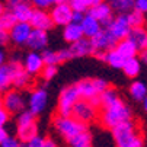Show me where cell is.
Returning <instances> with one entry per match:
<instances>
[{
  "label": "cell",
  "instance_id": "1",
  "mask_svg": "<svg viewBox=\"0 0 147 147\" xmlns=\"http://www.w3.org/2000/svg\"><path fill=\"white\" fill-rule=\"evenodd\" d=\"M131 109L127 103H125L121 98L111 103L109 107H105L102 108V114H100V122L105 128H115L118 125L127 122V121H131Z\"/></svg>",
  "mask_w": 147,
  "mask_h": 147
},
{
  "label": "cell",
  "instance_id": "2",
  "mask_svg": "<svg viewBox=\"0 0 147 147\" xmlns=\"http://www.w3.org/2000/svg\"><path fill=\"white\" fill-rule=\"evenodd\" d=\"M38 136L35 115L31 111H24L18 117V138L25 144Z\"/></svg>",
  "mask_w": 147,
  "mask_h": 147
},
{
  "label": "cell",
  "instance_id": "3",
  "mask_svg": "<svg viewBox=\"0 0 147 147\" xmlns=\"http://www.w3.org/2000/svg\"><path fill=\"white\" fill-rule=\"evenodd\" d=\"M54 127L55 130L67 140L73 138L74 136L80 134L82 131H86V124L77 121L73 117H55L54 119Z\"/></svg>",
  "mask_w": 147,
  "mask_h": 147
},
{
  "label": "cell",
  "instance_id": "4",
  "mask_svg": "<svg viewBox=\"0 0 147 147\" xmlns=\"http://www.w3.org/2000/svg\"><path fill=\"white\" fill-rule=\"evenodd\" d=\"M80 99L82 98L79 95V90H77L76 85L74 86H66L60 92V96H58V115L71 117L76 103Z\"/></svg>",
  "mask_w": 147,
  "mask_h": 147
},
{
  "label": "cell",
  "instance_id": "5",
  "mask_svg": "<svg viewBox=\"0 0 147 147\" xmlns=\"http://www.w3.org/2000/svg\"><path fill=\"white\" fill-rule=\"evenodd\" d=\"M137 137H138V133L136 130V124L133 121H127V122L118 125V127L112 128V138L117 147H127Z\"/></svg>",
  "mask_w": 147,
  "mask_h": 147
},
{
  "label": "cell",
  "instance_id": "6",
  "mask_svg": "<svg viewBox=\"0 0 147 147\" xmlns=\"http://www.w3.org/2000/svg\"><path fill=\"white\" fill-rule=\"evenodd\" d=\"M92 44L95 48V53H108L114 48H117L118 41L115 39V36L108 31V28L102 29L96 36L92 38Z\"/></svg>",
  "mask_w": 147,
  "mask_h": 147
},
{
  "label": "cell",
  "instance_id": "7",
  "mask_svg": "<svg viewBox=\"0 0 147 147\" xmlns=\"http://www.w3.org/2000/svg\"><path fill=\"white\" fill-rule=\"evenodd\" d=\"M3 107L10 112V114H20L25 111V99L19 90L13 89V90H6V93L3 95Z\"/></svg>",
  "mask_w": 147,
  "mask_h": 147
},
{
  "label": "cell",
  "instance_id": "8",
  "mask_svg": "<svg viewBox=\"0 0 147 147\" xmlns=\"http://www.w3.org/2000/svg\"><path fill=\"white\" fill-rule=\"evenodd\" d=\"M73 13H74V10H73V7L70 6L69 2L54 5V7H53L51 12H50L54 25H60V26H61V25H63V26H67L69 24H71Z\"/></svg>",
  "mask_w": 147,
  "mask_h": 147
},
{
  "label": "cell",
  "instance_id": "9",
  "mask_svg": "<svg viewBox=\"0 0 147 147\" xmlns=\"http://www.w3.org/2000/svg\"><path fill=\"white\" fill-rule=\"evenodd\" d=\"M71 117L76 118L77 121L83 122V124H88V122H90V121H93L96 118V107L92 105L89 100L80 99L76 103Z\"/></svg>",
  "mask_w": 147,
  "mask_h": 147
},
{
  "label": "cell",
  "instance_id": "10",
  "mask_svg": "<svg viewBox=\"0 0 147 147\" xmlns=\"http://www.w3.org/2000/svg\"><path fill=\"white\" fill-rule=\"evenodd\" d=\"M108 31L115 36L118 42L125 38H128V35L131 32V25L127 19V15H118L117 18H114L111 25L108 26Z\"/></svg>",
  "mask_w": 147,
  "mask_h": 147
},
{
  "label": "cell",
  "instance_id": "11",
  "mask_svg": "<svg viewBox=\"0 0 147 147\" xmlns=\"http://www.w3.org/2000/svg\"><path fill=\"white\" fill-rule=\"evenodd\" d=\"M34 28L29 22H18L10 31V41L15 45H25L32 34Z\"/></svg>",
  "mask_w": 147,
  "mask_h": 147
},
{
  "label": "cell",
  "instance_id": "12",
  "mask_svg": "<svg viewBox=\"0 0 147 147\" xmlns=\"http://www.w3.org/2000/svg\"><path fill=\"white\" fill-rule=\"evenodd\" d=\"M24 69L31 74V76H35V74H39L42 73L44 67H45V63H44V58H42V54H39L36 51H31L25 55L24 58Z\"/></svg>",
  "mask_w": 147,
  "mask_h": 147
},
{
  "label": "cell",
  "instance_id": "13",
  "mask_svg": "<svg viewBox=\"0 0 147 147\" xmlns=\"http://www.w3.org/2000/svg\"><path fill=\"white\" fill-rule=\"evenodd\" d=\"M112 7H111V5L109 3H100V5H98V6H93V7H90L89 9V12H88V15H90V16H93L96 20H99L100 22V25H105V26H109L111 25V22L114 20V18H112Z\"/></svg>",
  "mask_w": 147,
  "mask_h": 147
},
{
  "label": "cell",
  "instance_id": "14",
  "mask_svg": "<svg viewBox=\"0 0 147 147\" xmlns=\"http://www.w3.org/2000/svg\"><path fill=\"white\" fill-rule=\"evenodd\" d=\"M47 102H48V93L45 89H35L31 96H29V111L34 115L41 114L45 107H47Z\"/></svg>",
  "mask_w": 147,
  "mask_h": 147
},
{
  "label": "cell",
  "instance_id": "15",
  "mask_svg": "<svg viewBox=\"0 0 147 147\" xmlns=\"http://www.w3.org/2000/svg\"><path fill=\"white\" fill-rule=\"evenodd\" d=\"M29 24L32 25L34 29H41V31H48L54 26L51 15L47 13L45 10H41V9L34 10V15L29 20Z\"/></svg>",
  "mask_w": 147,
  "mask_h": 147
},
{
  "label": "cell",
  "instance_id": "16",
  "mask_svg": "<svg viewBox=\"0 0 147 147\" xmlns=\"http://www.w3.org/2000/svg\"><path fill=\"white\" fill-rule=\"evenodd\" d=\"M19 64L20 63L10 61L7 64H5L3 67H0V89L2 90H7L10 86H13L15 73H16V69Z\"/></svg>",
  "mask_w": 147,
  "mask_h": 147
},
{
  "label": "cell",
  "instance_id": "17",
  "mask_svg": "<svg viewBox=\"0 0 147 147\" xmlns=\"http://www.w3.org/2000/svg\"><path fill=\"white\" fill-rule=\"evenodd\" d=\"M26 45L32 50V51H41L44 50L47 45H48V35H47V31H41V29H34Z\"/></svg>",
  "mask_w": 147,
  "mask_h": 147
},
{
  "label": "cell",
  "instance_id": "18",
  "mask_svg": "<svg viewBox=\"0 0 147 147\" xmlns=\"http://www.w3.org/2000/svg\"><path fill=\"white\" fill-rule=\"evenodd\" d=\"M70 51L73 53V57H85V55H90L95 54V48L92 44V39L83 36L82 39L76 41V42L71 44Z\"/></svg>",
  "mask_w": 147,
  "mask_h": 147
},
{
  "label": "cell",
  "instance_id": "19",
  "mask_svg": "<svg viewBox=\"0 0 147 147\" xmlns=\"http://www.w3.org/2000/svg\"><path fill=\"white\" fill-rule=\"evenodd\" d=\"M76 88L79 90L80 98L85 99V100H92L96 96H99V93L95 89V85H93V80L92 79H83V80L77 82L76 83Z\"/></svg>",
  "mask_w": 147,
  "mask_h": 147
},
{
  "label": "cell",
  "instance_id": "20",
  "mask_svg": "<svg viewBox=\"0 0 147 147\" xmlns=\"http://www.w3.org/2000/svg\"><path fill=\"white\" fill-rule=\"evenodd\" d=\"M34 6L31 5V2L28 3L26 0L25 2H20L15 6H12V12L15 13L18 22H29L32 15H34Z\"/></svg>",
  "mask_w": 147,
  "mask_h": 147
},
{
  "label": "cell",
  "instance_id": "21",
  "mask_svg": "<svg viewBox=\"0 0 147 147\" xmlns=\"http://www.w3.org/2000/svg\"><path fill=\"white\" fill-rule=\"evenodd\" d=\"M82 29H83V35H85L86 38H93L96 36L100 31H102V25L99 20H96L93 16L90 15H86L85 19H83L82 22Z\"/></svg>",
  "mask_w": 147,
  "mask_h": 147
},
{
  "label": "cell",
  "instance_id": "22",
  "mask_svg": "<svg viewBox=\"0 0 147 147\" xmlns=\"http://www.w3.org/2000/svg\"><path fill=\"white\" fill-rule=\"evenodd\" d=\"M63 36L67 42L73 44L76 41L82 39L83 36V29H82V25H77V24H69L67 26H64V31H63Z\"/></svg>",
  "mask_w": 147,
  "mask_h": 147
},
{
  "label": "cell",
  "instance_id": "23",
  "mask_svg": "<svg viewBox=\"0 0 147 147\" xmlns=\"http://www.w3.org/2000/svg\"><path fill=\"white\" fill-rule=\"evenodd\" d=\"M128 39L133 41L138 50H144L147 47V29L141 28H131Z\"/></svg>",
  "mask_w": 147,
  "mask_h": 147
},
{
  "label": "cell",
  "instance_id": "24",
  "mask_svg": "<svg viewBox=\"0 0 147 147\" xmlns=\"http://www.w3.org/2000/svg\"><path fill=\"white\" fill-rule=\"evenodd\" d=\"M117 50L119 51V54H121L125 60L136 57L137 53H138V48L136 47V44L133 42V41H130L128 38H125V39L119 41L118 45H117Z\"/></svg>",
  "mask_w": 147,
  "mask_h": 147
},
{
  "label": "cell",
  "instance_id": "25",
  "mask_svg": "<svg viewBox=\"0 0 147 147\" xmlns=\"http://www.w3.org/2000/svg\"><path fill=\"white\" fill-rule=\"evenodd\" d=\"M108 3L119 15H127L136 7V0H108Z\"/></svg>",
  "mask_w": 147,
  "mask_h": 147
},
{
  "label": "cell",
  "instance_id": "26",
  "mask_svg": "<svg viewBox=\"0 0 147 147\" xmlns=\"http://www.w3.org/2000/svg\"><path fill=\"white\" fill-rule=\"evenodd\" d=\"M31 82V74L24 69L22 64H19L18 69H16V73H15V79H13V86L15 89H24L29 85Z\"/></svg>",
  "mask_w": 147,
  "mask_h": 147
},
{
  "label": "cell",
  "instance_id": "27",
  "mask_svg": "<svg viewBox=\"0 0 147 147\" xmlns=\"http://www.w3.org/2000/svg\"><path fill=\"white\" fill-rule=\"evenodd\" d=\"M130 95L134 100L137 102H143L147 96V86H146V83L140 82V80H136L131 83V86H130Z\"/></svg>",
  "mask_w": 147,
  "mask_h": 147
},
{
  "label": "cell",
  "instance_id": "28",
  "mask_svg": "<svg viewBox=\"0 0 147 147\" xmlns=\"http://www.w3.org/2000/svg\"><path fill=\"white\" fill-rule=\"evenodd\" d=\"M124 73L127 77H137L140 74V70H141V64H140V61L137 57H133V58H128V60H125L124 63V67H122Z\"/></svg>",
  "mask_w": 147,
  "mask_h": 147
},
{
  "label": "cell",
  "instance_id": "29",
  "mask_svg": "<svg viewBox=\"0 0 147 147\" xmlns=\"http://www.w3.org/2000/svg\"><path fill=\"white\" fill-rule=\"evenodd\" d=\"M105 63H108V64L114 69H122L124 67V63H125V58L119 54V51L117 48L105 53Z\"/></svg>",
  "mask_w": 147,
  "mask_h": 147
},
{
  "label": "cell",
  "instance_id": "30",
  "mask_svg": "<svg viewBox=\"0 0 147 147\" xmlns=\"http://www.w3.org/2000/svg\"><path fill=\"white\" fill-rule=\"evenodd\" d=\"M70 147H92V134L86 130L69 140Z\"/></svg>",
  "mask_w": 147,
  "mask_h": 147
},
{
  "label": "cell",
  "instance_id": "31",
  "mask_svg": "<svg viewBox=\"0 0 147 147\" xmlns=\"http://www.w3.org/2000/svg\"><path fill=\"white\" fill-rule=\"evenodd\" d=\"M127 19L131 25V28H141L146 22V18H144V13L138 12L137 9H133L130 13H127Z\"/></svg>",
  "mask_w": 147,
  "mask_h": 147
},
{
  "label": "cell",
  "instance_id": "32",
  "mask_svg": "<svg viewBox=\"0 0 147 147\" xmlns=\"http://www.w3.org/2000/svg\"><path fill=\"white\" fill-rule=\"evenodd\" d=\"M16 24H18V19H16L15 13L12 10H5V13L2 15V18H0V25H2L5 29L10 31Z\"/></svg>",
  "mask_w": 147,
  "mask_h": 147
},
{
  "label": "cell",
  "instance_id": "33",
  "mask_svg": "<svg viewBox=\"0 0 147 147\" xmlns=\"http://www.w3.org/2000/svg\"><path fill=\"white\" fill-rule=\"evenodd\" d=\"M119 99V96H118V92L115 90V89H112V88H109V89H107L102 95H100V102H102V108H105V107H109L111 103H114V102H117Z\"/></svg>",
  "mask_w": 147,
  "mask_h": 147
},
{
  "label": "cell",
  "instance_id": "34",
  "mask_svg": "<svg viewBox=\"0 0 147 147\" xmlns=\"http://www.w3.org/2000/svg\"><path fill=\"white\" fill-rule=\"evenodd\" d=\"M42 58H44V63L45 66H57L60 61V57H58V51H50V50H45L42 53Z\"/></svg>",
  "mask_w": 147,
  "mask_h": 147
},
{
  "label": "cell",
  "instance_id": "35",
  "mask_svg": "<svg viewBox=\"0 0 147 147\" xmlns=\"http://www.w3.org/2000/svg\"><path fill=\"white\" fill-rule=\"evenodd\" d=\"M70 6L73 7L74 12H82V13L89 12V9H90V5L88 0H71Z\"/></svg>",
  "mask_w": 147,
  "mask_h": 147
},
{
  "label": "cell",
  "instance_id": "36",
  "mask_svg": "<svg viewBox=\"0 0 147 147\" xmlns=\"http://www.w3.org/2000/svg\"><path fill=\"white\" fill-rule=\"evenodd\" d=\"M31 5L35 9H41V10H45L48 7H51L54 3V0H31Z\"/></svg>",
  "mask_w": 147,
  "mask_h": 147
},
{
  "label": "cell",
  "instance_id": "37",
  "mask_svg": "<svg viewBox=\"0 0 147 147\" xmlns=\"http://www.w3.org/2000/svg\"><path fill=\"white\" fill-rule=\"evenodd\" d=\"M93 80V85H95V89L99 95H102L107 89H109V85H108V82L107 80H103V79H92Z\"/></svg>",
  "mask_w": 147,
  "mask_h": 147
},
{
  "label": "cell",
  "instance_id": "38",
  "mask_svg": "<svg viewBox=\"0 0 147 147\" xmlns=\"http://www.w3.org/2000/svg\"><path fill=\"white\" fill-rule=\"evenodd\" d=\"M57 71H58V70H57V66H45L41 74H42V77H44L45 80H51V79L55 77Z\"/></svg>",
  "mask_w": 147,
  "mask_h": 147
},
{
  "label": "cell",
  "instance_id": "39",
  "mask_svg": "<svg viewBox=\"0 0 147 147\" xmlns=\"http://www.w3.org/2000/svg\"><path fill=\"white\" fill-rule=\"evenodd\" d=\"M0 147H22V143H20L19 138H15V137H7L2 144H0Z\"/></svg>",
  "mask_w": 147,
  "mask_h": 147
},
{
  "label": "cell",
  "instance_id": "40",
  "mask_svg": "<svg viewBox=\"0 0 147 147\" xmlns=\"http://www.w3.org/2000/svg\"><path fill=\"white\" fill-rule=\"evenodd\" d=\"M9 41H10V34H9V31L5 29L2 25H0V47L6 45Z\"/></svg>",
  "mask_w": 147,
  "mask_h": 147
},
{
  "label": "cell",
  "instance_id": "41",
  "mask_svg": "<svg viewBox=\"0 0 147 147\" xmlns=\"http://www.w3.org/2000/svg\"><path fill=\"white\" fill-rule=\"evenodd\" d=\"M9 118H10V112L5 107H0V127H5V124H7Z\"/></svg>",
  "mask_w": 147,
  "mask_h": 147
},
{
  "label": "cell",
  "instance_id": "42",
  "mask_svg": "<svg viewBox=\"0 0 147 147\" xmlns=\"http://www.w3.org/2000/svg\"><path fill=\"white\" fill-rule=\"evenodd\" d=\"M44 143H45V138L36 136L35 138H32L31 141H28L25 144V147H44Z\"/></svg>",
  "mask_w": 147,
  "mask_h": 147
},
{
  "label": "cell",
  "instance_id": "43",
  "mask_svg": "<svg viewBox=\"0 0 147 147\" xmlns=\"http://www.w3.org/2000/svg\"><path fill=\"white\" fill-rule=\"evenodd\" d=\"M58 57H60V61H67V60H71L73 58V53L70 51V48H64V50H61L58 51Z\"/></svg>",
  "mask_w": 147,
  "mask_h": 147
},
{
  "label": "cell",
  "instance_id": "44",
  "mask_svg": "<svg viewBox=\"0 0 147 147\" xmlns=\"http://www.w3.org/2000/svg\"><path fill=\"white\" fill-rule=\"evenodd\" d=\"M134 9H137L138 12H141V13H147V0H136V7Z\"/></svg>",
  "mask_w": 147,
  "mask_h": 147
},
{
  "label": "cell",
  "instance_id": "45",
  "mask_svg": "<svg viewBox=\"0 0 147 147\" xmlns=\"http://www.w3.org/2000/svg\"><path fill=\"white\" fill-rule=\"evenodd\" d=\"M85 16H86V15L82 13V12H74V13H73V18H71V22H73V24H77V25H82Z\"/></svg>",
  "mask_w": 147,
  "mask_h": 147
},
{
  "label": "cell",
  "instance_id": "46",
  "mask_svg": "<svg viewBox=\"0 0 147 147\" xmlns=\"http://www.w3.org/2000/svg\"><path fill=\"white\" fill-rule=\"evenodd\" d=\"M127 147H143V140H141V137L138 136V137H137L133 143H130Z\"/></svg>",
  "mask_w": 147,
  "mask_h": 147
},
{
  "label": "cell",
  "instance_id": "47",
  "mask_svg": "<svg viewBox=\"0 0 147 147\" xmlns=\"http://www.w3.org/2000/svg\"><path fill=\"white\" fill-rule=\"evenodd\" d=\"M7 137H9V134H7L6 128H5V127H0V144H2Z\"/></svg>",
  "mask_w": 147,
  "mask_h": 147
},
{
  "label": "cell",
  "instance_id": "48",
  "mask_svg": "<svg viewBox=\"0 0 147 147\" xmlns=\"http://www.w3.org/2000/svg\"><path fill=\"white\" fill-rule=\"evenodd\" d=\"M5 64H6V53L2 47H0V67H3Z\"/></svg>",
  "mask_w": 147,
  "mask_h": 147
},
{
  "label": "cell",
  "instance_id": "49",
  "mask_svg": "<svg viewBox=\"0 0 147 147\" xmlns=\"http://www.w3.org/2000/svg\"><path fill=\"white\" fill-rule=\"evenodd\" d=\"M140 60H143V63H146V64H147V48H144V50L140 51Z\"/></svg>",
  "mask_w": 147,
  "mask_h": 147
},
{
  "label": "cell",
  "instance_id": "50",
  "mask_svg": "<svg viewBox=\"0 0 147 147\" xmlns=\"http://www.w3.org/2000/svg\"><path fill=\"white\" fill-rule=\"evenodd\" d=\"M44 147H57V144L51 140V138H45V143H44Z\"/></svg>",
  "mask_w": 147,
  "mask_h": 147
},
{
  "label": "cell",
  "instance_id": "51",
  "mask_svg": "<svg viewBox=\"0 0 147 147\" xmlns=\"http://www.w3.org/2000/svg\"><path fill=\"white\" fill-rule=\"evenodd\" d=\"M88 2H89L90 7H93V6H98V5L103 3V0H88Z\"/></svg>",
  "mask_w": 147,
  "mask_h": 147
},
{
  "label": "cell",
  "instance_id": "52",
  "mask_svg": "<svg viewBox=\"0 0 147 147\" xmlns=\"http://www.w3.org/2000/svg\"><path fill=\"white\" fill-rule=\"evenodd\" d=\"M6 2H9L12 6H15V5H18V3H20V2H25V0H6Z\"/></svg>",
  "mask_w": 147,
  "mask_h": 147
},
{
  "label": "cell",
  "instance_id": "53",
  "mask_svg": "<svg viewBox=\"0 0 147 147\" xmlns=\"http://www.w3.org/2000/svg\"><path fill=\"white\" fill-rule=\"evenodd\" d=\"M3 13H5V6H3V2L0 0V18H2Z\"/></svg>",
  "mask_w": 147,
  "mask_h": 147
},
{
  "label": "cell",
  "instance_id": "54",
  "mask_svg": "<svg viewBox=\"0 0 147 147\" xmlns=\"http://www.w3.org/2000/svg\"><path fill=\"white\" fill-rule=\"evenodd\" d=\"M143 108H144V111L147 112V96H146V99L143 100Z\"/></svg>",
  "mask_w": 147,
  "mask_h": 147
},
{
  "label": "cell",
  "instance_id": "55",
  "mask_svg": "<svg viewBox=\"0 0 147 147\" xmlns=\"http://www.w3.org/2000/svg\"><path fill=\"white\" fill-rule=\"evenodd\" d=\"M54 3L58 5V3H66V0H54Z\"/></svg>",
  "mask_w": 147,
  "mask_h": 147
},
{
  "label": "cell",
  "instance_id": "56",
  "mask_svg": "<svg viewBox=\"0 0 147 147\" xmlns=\"http://www.w3.org/2000/svg\"><path fill=\"white\" fill-rule=\"evenodd\" d=\"M0 107H3V102H2V99H0Z\"/></svg>",
  "mask_w": 147,
  "mask_h": 147
},
{
  "label": "cell",
  "instance_id": "57",
  "mask_svg": "<svg viewBox=\"0 0 147 147\" xmlns=\"http://www.w3.org/2000/svg\"><path fill=\"white\" fill-rule=\"evenodd\" d=\"M66 2H69V3H70V2H71V0H66Z\"/></svg>",
  "mask_w": 147,
  "mask_h": 147
},
{
  "label": "cell",
  "instance_id": "58",
  "mask_svg": "<svg viewBox=\"0 0 147 147\" xmlns=\"http://www.w3.org/2000/svg\"><path fill=\"white\" fill-rule=\"evenodd\" d=\"M0 90H2V89H0Z\"/></svg>",
  "mask_w": 147,
  "mask_h": 147
},
{
  "label": "cell",
  "instance_id": "59",
  "mask_svg": "<svg viewBox=\"0 0 147 147\" xmlns=\"http://www.w3.org/2000/svg\"><path fill=\"white\" fill-rule=\"evenodd\" d=\"M146 48H147V47H146Z\"/></svg>",
  "mask_w": 147,
  "mask_h": 147
}]
</instances>
